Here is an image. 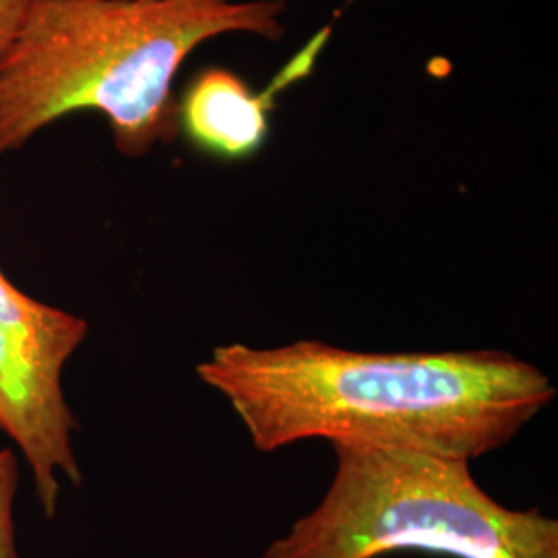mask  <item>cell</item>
Wrapping results in <instances>:
<instances>
[{
	"label": "cell",
	"mask_w": 558,
	"mask_h": 558,
	"mask_svg": "<svg viewBox=\"0 0 558 558\" xmlns=\"http://www.w3.org/2000/svg\"><path fill=\"white\" fill-rule=\"evenodd\" d=\"M197 375L228 399L260 453L323 439L472 461L511 442L557 398L544 371L502 350L380 354L317 339L234 341L214 348Z\"/></svg>",
	"instance_id": "cell-1"
},
{
	"label": "cell",
	"mask_w": 558,
	"mask_h": 558,
	"mask_svg": "<svg viewBox=\"0 0 558 558\" xmlns=\"http://www.w3.org/2000/svg\"><path fill=\"white\" fill-rule=\"evenodd\" d=\"M286 0H36L0 59V156L80 110L110 120L117 149L174 140L180 64L223 34L279 40Z\"/></svg>",
	"instance_id": "cell-2"
},
{
	"label": "cell",
	"mask_w": 558,
	"mask_h": 558,
	"mask_svg": "<svg viewBox=\"0 0 558 558\" xmlns=\"http://www.w3.org/2000/svg\"><path fill=\"white\" fill-rule=\"evenodd\" d=\"M319 505L259 558H558V521L493 499L468 459L410 447L333 442Z\"/></svg>",
	"instance_id": "cell-3"
},
{
	"label": "cell",
	"mask_w": 558,
	"mask_h": 558,
	"mask_svg": "<svg viewBox=\"0 0 558 558\" xmlns=\"http://www.w3.org/2000/svg\"><path fill=\"white\" fill-rule=\"evenodd\" d=\"M77 420L62 391V366L0 323V433L27 461L46 518L59 509V476L81 484Z\"/></svg>",
	"instance_id": "cell-4"
},
{
	"label": "cell",
	"mask_w": 558,
	"mask_h": 558,
	"mask_svg": "<svg viewBox=\"0 0 558 558\" xmlns=\"http://www.w3.org/2000/svg\"><path fill=\"white\" fill-rule=\"evenodd\" d=\"M329 36V27L320 29L259 94L226 69L203 71L179 106V124L189 140L226 160L253 156L269 135L276 98L313 73Z\"/></svg>",
	"instance_id": "cell-5"
},
{
	"label": "cell",
	"mask_w": 558,
	"mask_h": 558,
	"mask_svg": "<svg viewBox=\"0 0 558 558\" xmlns=\"http://www.w3.org/2000/svg\"><path fill=\"white\" fill-rule=\"evenodd\" d=\"M0 323L62 368L89 333L87 320L23 294L2 271Z\"/></svg>",
	"instance_id": "cell-6"
},
{
	"label": "cell",
	"mask_w": 558,
	"mask_h": 558,
	"mask_svg": "<svg viewBox=\"0 0 558 558\" xmlns=\"http://www.w3.org/2000/svg\"><path fill=\"white\" fill-rule=\"evenodd\" d=\"M20 488V459L0 447V558H21L15 538V497Z\"/></svg>",
	"instance_id": "cell-7"
},
{
	"label": "cell",
	"mask_w": 558,
	"mask_h": 558,
	"mask_svg": "<svg viewBox=\"0 0 558 558\" xmlns=\"http://www.w3.org/2000/svg\"><path fill=\"white\" fill-rule=\"evenodd\" d=\"M36 0H0V59L15 40L21 23Z\"/></svg>",
	"instance_id": "cell-8"
}]
</instances>
